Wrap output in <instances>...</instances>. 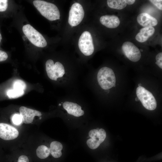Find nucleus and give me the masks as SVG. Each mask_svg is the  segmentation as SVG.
<instances>
[{
  "label": "nucleus",
  "instance_id": "nucleus-5",
  "mask_svg": "<svg viewBox=\"0 0 162 162\" xmlns=\"http://www.w3.org/2000/svg\"><path fill=\"white\" fill-rule=\"evenodd\" d=\"M78 46L81 52L85 56L91 55L94 50L92 37L90 33L84 32L80 36L78 41Z\"/></svg>",
  "mask_w": 162,
  "mask_h": 162
},
{
  "label": "nucleus",
  "instance_id": "nucleus-6",
  "mask_svg": "<svg viewBox=\"0 0 162 162\" xmlns=\"http://www.w3.org/2000/svg\"><path fill=\"white\" fill-rule=\"evenodd\" d=\"M88 135L91 138L87 140L86 144L90 148L94 149L104 141L106 138V133L104 129L97 128L91 130Z\"/></svg>",
  "mask_w": 162,
  "mask_h": 162
},
{
  "label": "nucleus",
  "instance_id": "nucleus-18",
  "mask_svg": "<svg viewBox=\"0 0 162 162\" xmlns=\"http://www.w3.org/2000/svg\"><path fill=\"white\" fill-rule=\"evenodd\" d=\"M12 121L14 124L18 125L22 122V119L20 114H15L12 118Z\"/></svg>",
  "mask_w": 162,
  "mask_h": 162
},
{
  "label": "nucleus",
  "instance_id": "nucleus-13",
  "mask_svg": "<svg viewBox=\"0 0 162 162\" xmlns=\"http://www.w3.org/2000/svg\"><path fill=\"white\" fill-rule=\"evenodd\" d=\"M50 146V153L53 157L58 158L62 156L63 146L61 143L53 141L51 143Z\"/></svg>",
  "mask_w": 162,
  "mask_h": 162
},
{
  "label": "nucleus",
  "instance_id": "nucleus-11",
  "mask_svg": "<svg viewBox=\"0 0 162 162\" xmlns=\"http://www.w3.org/2000/svg\"><path fill=\"white\" fill-rule=\"evenodd\" d=\"M101 23L109 28H115L120 24V21L118 16L114 15H105L101 16L100 19Z\"/></svg>",
  "mask_w": 162,
  "mask_h": 162
},
{
  "label": "nucleus",
  "instance_id": "nucleus-25",
  "mask_svg": "<svg viewBox=\"0 0 162 162\" xmlns=\"http://www.w3.org/2000/svg\"><path fill=\"white\" fill-rule=\"evenodd\" d=\"M2 39V36L0 33V43Z\"/></svg>",
  "mask_w": 162,
  "mask_h": 162
},
{
  "label": "nucleus",
  "instance_id": "nucleus-19",
  "mask_svg": "<svg viewBox=\"0 0 162 162\" xmlns=\"http://www.w3.org/2000/svg\"><path fill=\"white\" fill-rule=\"evenodd\" d=\"M8 1L7 0H0V12L5 11L8 7Z\"/></svg>",
  "mask_w": 162,
  "mask_h": 162
},
{
  "label": "nucleus",
  "instance_id": "nucleus-4",
  "mask_svg": "<svg viewBox=\"0 0 162 162\" xmlns=\"http://www.w3.org/2000/svg\"><path fill=\"white\" fill-rule=\"evenodd\" d=\"M136 94L144 107L146 109L153 110L157 106L156 100L149 91L142 86H139L136 89Z\"/></svg>",
  "mask_w": 162,
  "mask_h": 162
},
{
  "label": "nucleus",
  "instance_id": "nucleus-23",
  "mask_svg": "<svg viewBox=\"0 0 162 162\" xmlns=\"http://www.w3.org/2000/svg\"><path fill=\"white\" fill-rule=\"evenodd\" d=\"M17 162H29V160L27 156L22 155L19 157Z\"/></svg>",
  "mask_w": 162,
  "mask_h": 162
},
{
  "label": "nucleus",
  "instance_id": "nucleus-14",
  "mask_svg": "<svg viewBox=\"0 0 162 162\" xmlns=\"http://www.w3.org/2000/svg\"><path fill=\"white\" fill-rule=\"evenodd\" d=\"M107 2L109 7L118 10L124 8L127 5L125 0H108Z\"/></svg>",
  "mask_w": 162,
  "mask_h": 162
},
{
  "label": "nucleus",
  "instance_id": "nucleus-22",
  "mask_svg": "<svg viewBox=\"0 0 162 162\" xmlns=\"http://www.w3.org/2000/svg\"><path fill=\"white\" fill-rule=\"evenodd\" d=\"M8 57L7 53L4 51L0 50V62L6 60Z\"/></svg>",
  "mask_w": 162,
  "mask_h": 162
},
{
  "label": "nucleus",
  "instance_id": "nucleus-21",
  "mask_svg": "<svg viewBox=\"0 0 162 162\" xmlns=\"http://www.w3.org/2000/svg\"><path fill=\"white\" fill-rule=\"evenodd\" d=\"M154 5L158 8L160 10H162V0H149Z\"/></svg>",
  "mask_w": 162,
  "mask_h": 162
},
{
  "label": "nucleus",
  "instance_id": "nucleus-15",
  "mask_svg": "<svg viewBox=\"0 0 162 162\" xmlns=\"http://www.w3.org/2000/svg\"><path fill=\"white\" fill-rule=\"evenodd\" d=\"M37 156L40 159H45L49 156L50 153V148L44 145L39 146L36 149Z\"/></svg>",
  "mask_w": 162,
  "mask_h": 162
},
{
  "label": "nucleus",
  "instance_id": "nucleus-17",
  "mask_svg": "<svg viewBox=\"0 0 162 162\" xmlns=\"http://www.w3.org/2000/svg\"><path fill=\"white\" fill-rule=\"evenodd\" d=\"M26 85L25 83L21 80H15L13 83L14 89L24 91L25 89Z\"/></svg>",
  "mask_w": 162,
  "mask_h": 162
},
{
  "label": "nucleus",
  "instance_id": "nucleus-3",
  "mask_svg": "<svg viewBox=\"0 0 162 162\" xmlns=\"http://www.w3.org/2000/svg\"><path fill=\"white\" fill-rule=\"evenodd\" d=\"M23 32L29 40L34 45L39 47L46 46L47 43L43 35L30 24L24 25Z\"/></svg>",
  "mask_w": 162,
  "mask_h": 162
},
{
  "label": "nucleus",
  "instance_id": "nucleus-20",
  "mask_svg": "<svg viewBox=\"0 0 162 162\" xmlns=\"http://www.w3.org/2000/svg\"><path fill=\"white\" fill-rule=\"evenodd\" d=\"M156 64L160 68H162V53L160 52L156 56Z\"/></svg>",
  "mask_w": 162,
  "mask_h": 162
},
{
  "label": "nucleus",
  "instance_id": "nucleus-10",
  "mask_svg": "<svg viewBox=\"0 0 162 162\" xmlns=\"http://www.w3.org/2000/svg\"><path fill=\"white\" fill-rule=\"evenodd\" d=\"M137 20L140 25L145 27H153L158 23L155 18L145 13L140 14L137 17Z\"/></svg>",
  "mask_w": 162,
  "mask_h": 162
},
{
  "label": "nucleus",
  "instance_id": "nucleus-1",
  "mask_svg": "<svg viewBox=\"0 0 162 162\" xmlns=\"http://www.w3.org/2000/svg\"><path fill=\"white\" fill-rule=\"evenodd\" d=\"M95 81L100 88L106 93H109V89L116 86V78L113 70L107 67L99 69L96 74Z\"/></svg>",
  "mask_w": 162,
  "mask_h": 162
},
{
  "label": "nucleus",
  "instance_id": "nucleus-2",
  "mask_svg": "<svg viewBox=\"0 0 162 162\" xmlns=\"http://www.w3.org/2000/svg\"><path fill=\"white\" fill-rule=\"evenodd\" d=\"M33 4L40 14L48 20L53 21L60 19L59 11L54 4L39 0L34 1Z\"/></svg>",
  "mask_w": 162,
  "mask_h": 162
},
{
  "label": "nucleus",
  "instance_id": "nucleus-16",
  "mask_svg": "<svg viewBox=\"0 0 162 162\" xmlns=\"http://www.w3.org/2000/svg\"><path fill=\"white\" fill-rule=\"evenodd\" d=\"M24 91L16 89H9L6 91V95L10 99L16 98L22 96Z\"/></svg>",
  "mask_w": 162,
  "mask_h": 162
},
{
  "label": "nucleus",
  "instance_id": "nucleus-7",
  "mask_svg": "<svg viewBox=\"0 0 162 162\" xmlns=\"http://www.w3.org/2000/svg\"><path fill=\"white\" fill-rule=\"evenodd\" d=\"M84 14L82 5L78 3H74L71 6L69 12V24L72 27L77 26L82 20Z\"/></svg>",
  "mask_w": 162,
  "mask_h": 162
},
{
  "label": "nucleus",
  "instance_id": "nucleus-12",
  "mask_svg": "<svg viewBox=\"0 0 162 162\" xmlns=\"http://www.w3.org/2000/svg\"><path fill=\"white\" fill-rule=\"evenodd\" d=\"M154 31L155 29L153 27L142 28L136 35L135 38L139 42H144L153 35Z\"/></svg>",
  "mask_w": 162,
  "mask_h": 162
},
{
  "label": "nucleus",
  "instance_id": "nucleus-8",
  "mask_svg": "<svg viewBox=\"0 0 162 162\" xmlns=\"http://www.w3.org/2000/svg\"><path fill=\"white\" fill-rule=\"evenodd\" d=\"M122 50L126 57L133 62H137L141 57V53L139 49L130 42H125L122 46Z\"/></svg>",
  "mask_w": 162,
  "mask_h": 162
},
{
  "label": "nucleus",
  "instance_id": "nucleus-24",
  "mask_svg": "<svg viewBox=\"0 0 162 162\" xmlns=\"http://www.w3.org/2000/svg\"><path fill=\"white\" fill-rule=\"evenodd\" d=\"M127 4L131 5L134 4L135 1V0H125Z\"/></svg>",
  "mask_w": 162,
  "mask_h": 162
},
{
  "label": "nucleus",
  "instance_id": "nucleus-9",
  "mask_svg": "<svg viewBox=\"0 0 162 162\" xmlns=\"http://www.w3.org/2000/svg\"><path fill=\"white\" fill-rule=\"evenodd\" d=\"M19 111L22 117L23 122L26 124L32 123L35 116H40L42 114L38 110L28 108L24 106L20 108Z\"/></svg>",
  "mask_w": 162,
  "mask_h": 162
}]
</instances>
